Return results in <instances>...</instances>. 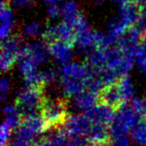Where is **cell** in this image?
I'll list each match as a JSON object with an SVG mask.
<instances>
[{"label":"cell","mask_w":146,"mask_h":146,"mask_svg":"<svg viewBox=\"0 0 146 146\" xmlns=\"http://www.w3.org/2000/svg\"><path fill=\"white\" fill-rule=\"evenodd\" d=\"M41 117L44 121L46 131L62 129L69 118L66 100L61 97L46 95L43 93Z\"/></svg>","instance_id":"obj_1"},{"label":"cell","mask_w":146,"mask_h":146,"mask_svg":"<svg viewBox=\"0 0 146 146\" xmlns=\"http://www.w3.org/2000/svg\"><path fill=\"white\" fill-rule=\"evenodd\" d=\"M92 123L87 116L75 115L69 116L66 123L64 124L62 130L68 136L72 137H87L92 128Z\"/></svg>","instance_id":"obj_2"},{"label":"cell","mask_w":146,"mask_h":146,"mask_svg":"<svg viewBox=\"0 0 146 146\" xmlns=\"http://www.w3.org/2000/svg\"><path fill=\"white\" fill-rule=\"evenodd\" d=\"M18 36L7 38L2 43V54H1V67L3 71H7L15 64L18 57H20L21 50L19 46Z\"/></svg>","instance_id":"obj_3"},{"label":"cell","mask_w":146,"mask_h":146,"mask_svg":"<svg viewBox=\"0 0 146 146\" xmlns=\"http://www.w3.org/2000/svg\"><path fill=\"white\" fill-rule=\"evenodd\" d=\"M13 28V15L9 7L8 0H3L1 3V38L4 41L8 38Z\"/></svg>","instance_id":"obj_4"},{"label":"cell","mask_w":146,"mask_h":146,"mask_svg":"<svg viewBox=\"0 0 146 146\" xmlns=\"http://www.w3.org/2000/svg\"><path fill=\"white\" fill-rule=\"evenodd\" d=\"M49 51L53 55L57 61L60 62H66L71 56V48L72 46L67 43L61 42V41H56L49 45Z\"/></svg>","instance_id":"obj_5"},{"label":"cell","mask_w":146,"mask_h":146,"mask_svg":"<svg viewBox=\"0 0 146 146\" xmlns=\"http://www.w3.org/2000/svg\"><path fill=\"white\" fill-rule=\"evenodd\" d=\"M133 141L138 146H146V120L143 119L135 126L131 132Z\"/></svg>","instance_id":"obj_6"},{"label":"cell","mask_w":146,"mask_h":146,"mask_svg":"<svg viewBox=\"0 0 146 146\" xmlns=\"http://www.w3.org/2000/svg\"><path fill=\"white\" fill-rule=\"evenodd\" d=\"M12 130L8 125L3 123L1 126V132H0V141H1V146H8L9 140L11 137Z\"/></svg>","instance_id":"obj_7"},{"label":"cell","mask_w":146,"mask_h":146,"mask_svg":"<svg viewBox=\"0 0 146 146\" xmlns=\"http://www.w3.org/2000/svg\"><path fill=\"white\" fill-rule=\"evenodd\" d=\"M40 30V25L38 22H32L23 27V33L27 36H36Z\"/></svg>","instance_id":"obj_8"},{"label":"cell","mask_w":146,"mask_h":146,"mask_svg":"<svg viewBox=\"0 0 146 146\" xmlns=\"http://www.w3.org/2000/svg\"><path fill=\"white\" fill-rule=\"evenodd\" d=\"M107 146H132L130 140L128 139L126 136L123 137H118V138H114L111 142H110L109 145Z\"/></svg>","instance_id":"obj_9"},{"label":"cell","mask_w":146,"mask_h":146,"mask_svg":"<svg viewBox=\"0 0 146 146\" xmlns=\"http://www.w3.org/2000/svg\"><path fill=\"white\" fill-rule=\"evenodd\" d=\"M9 88V81L6 78H3L2 79V83H1V91H2V97H5V94L7 93Z\"/></svg>","instance_id":"obj_10"},{"label":"cell","mask_w":146,"mask_h":146,"mask_svg":"<svg viewBox=\"0 0 146 146\" xmlns=\"http://www.w3.org/2000/svg\"><path fill=\"white\" fill-rule=\"evenodd\" d=\"M33 146H52V145H51L50 140H49L48 137L46 136V137L43 138V139L38 140V141H37Z\"/></svg>","instance_id":"obj_11"},{"label":"cell","mask_w":146,"mask_h":146,"mask_svg":"<svg viewBox=\"0 0 146 146\" xmlns=\"http://www.w3.org/2000/svg\"><path fill=\"white\" fill-rule=\"evenodd\" d=\"M45 3H47V4L50 5L51 6H58V3L60 2L61 0H44Z\"/></svg>","instance_id":"obj_12"},{"label":"cell","mask_w":146,"mask_h":146,"mask_svg":"<svg viewBox=\"0 0 146 146\" xmlns=\"http://www.w3.org/2000/svg\"><path fill=\"white\" fill-rule=\"evenodd\" d=\"M12 146H32V145H29V144L20 143V142H15V141H13Z\"/></svg>","instance_id":"obj_13"},{"label":"cell","mask_w":146,"mask_h":146,"mask_svg":"<svg viewBox=\"0 0 146 146\" xmlns=\"http://www.w3.org/2000/svg\"><path fill=\"white\" fill-rule=\"evenodd\" d=\"M102 1H104V0H95V2H98V3L102 2Z\"/></svg>","instance_id":"obj_14"},{"label":"cell","mask_w":146,"mask_h":146,"mask_svg":"<svg viewBox=\"0 0 146 146\" xmlns=\"http://www.w3.org/2000/svg\"><path fill=\"white\" fill-rule=\"evenodd\" d=\"M87 146H92V145H90V144H89V145H87Z\"/></svg>","instance_id":"obj_15"}]
</instances>
